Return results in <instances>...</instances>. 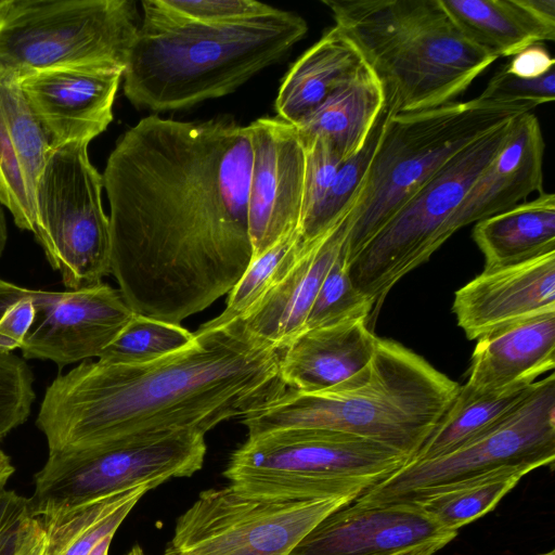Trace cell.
<instances>
[{
  "label": "cell",
  "mask_w": 555,
  "mask_h": 555,
  "mask_svg": "<svg viewBox=\"0 0 555 555\" xmlns=\"http://www.w3.org/2000/svg\"><path fill=\"white\" fill-rule=\"evenodd\" d=\"M384 105L382 83L364 65L295 126L302 141L321 138L346 160L364 145Z\"/></svg>",
  "instance_id": "4316f807"
},
{
  "label": "cell",
  "mask_w": 555,
  "mask_h": 555,
  "mask_svg": "<svg viewBox=\"0 0 555 555\" xmlns=\"http://www.w3.org/2000/svg\"><path fill=\"white\" fill-rule=\"evenodd\" d=\"M31 515L30 498L0 490V555H11L23 521Z\"/></svg>",
  "instance_id": "74e56055"
},
{
  "label": "cell",
  "mask_w": 555,
  "mask_h": 555,
  "mask_svg": "<svg viewBox=\"0 0 555 555\" xmlns=\"http://www.w3.org/2000/svg\"><path fill=\"white\" fill-rule=\"evenodd\" d=\"M248 127L253 167L247 222L255 258L300 231L306 150L296 126L278 116L258 118Z\"/></svg>",
  "instance_id": "9a60e30c"
},
{
  "label": "cell",
  "mask_w": 555,
  "mask_h": 555,
  "mask_svg": "<svg viewBox=\"0 0 555 555\" xmlns=\"http://www.w3.org/2000/svg\"><path fill=\"white\" fill-rule=\"evenodd\" d=\"M532 470L534 468L530 466L499 468L410 503L418 506L443 531L457 532L491 512Z\"/></svg>",
  "instance_id": "f1b7e54d"
},
{
  "label": "cell",
  "mask_w": 555,
  "mask_h": 555,
  "mask_svg": "<svg viewBox=\"0 0 555 555\" xmlns=\"http://www.w3.org/2000/svg\"><path fill=\"white\" fill-rule=\"evenodd\" d=\"M35 314V289L0 279V353L21 349Z\"/></svg>",
  "instance_id": "836d02e7"
},
{
  "label": "cell",
  "mask_w": 555,
  "mask_h": 555,
  "mask_svg": "<svg viewBox=\"0 0 555 555\" xmlns=\"http://www.w3.org/2000/svg\"><path fill=\"white\" fill-rule=\"evenodd\" d=\"M126 555H145V554L139 545H135Z\"/></svg>",
  "instance_id": "ee69618b"
},
{
  "label": "cell",
  "mask_w": 555,
  "mask_h": 555,
  "mask_svg": "<svg viewBox=\"0 0 555 555\" xmlns=\"http://www.w3.org/2000/svg\"><path fill=\"white\" fill-rule=\"evenodd\" d=\"M281 351L234 321L199 326L188 346L151 362L83 361L47 387L36 425L49 453L183 430L206 435L286 389Z\"/></svg>",
  "instance_id": "7a4b0ae2"
},
{
  "label": "cell",
  "mask_w": 555,
  "mask_h": 555,
  "mask_svg": "<svg viewBox=\"0 0 555 555\" xmlns=\"http://www.w3.org/2000/svg\"><path fill=\"white\" fill-rule=\"evenodd\" d=\"M7 436H8V434L0 428V440L3 439Z\"/></svg>",
  "instance_id": "c3c4849f"
},
{
  "label": "cell",
  "mask_w": 555,
  "mask_h": 555,
  "mask_svg": "<svg viewBox=\"0 0 555 555\" xmlns=\"http://www.w3.org/2000/svg\"><path fill=\"white\" fill-rule=\"evenodd\" d=\"M88 142L52 146L36 192L34 236L66 289L103 282L111 274V225L102 205L103 177Z\"/></svg>",
  "instance_id": "8fae6325"
},
{
  "label": "cell",
  "mask_w": 555,
  "mask_h": 555,
  "mask_svg": "<svg viewBox=\"0 0 555 555\" xmlns=\"http://www.w3.org/2000/svg\"><path fill=\"white\" fill-rule=\"evenodd\" d=\"M9 3L10 0H0V16L3 14Z\"/></svg>",
  "instance_id": "f6af8a7d"
},
{
  "label": "cell",
  "mask_w": 555,
  "mask_h": 555,
  "mask_svg": "<svg viewBox=\"0 0 555 555\" xmlns=\"http://www.w3.org/2000/svg\"><path fill=\"white\" fill-rule=\"evenodd\" d=\"M205 435L183 430L98 448L49 453L34 476L31 514L128 490L156 487L198 472L206 455Z\"/></svg>",
  "instance_id": "7c38bea8"
},
{
  "label": "cell",
  "mask_w": 555,
  "mask_h": 555,
  "mask_svg": "<svg viewBox=\"0 0 555 555\" xmlns=\"http://www.w3.org/2000/svg\"><path fill=\"white\" fill-rule=\"evenodd\" d=\"M456 535L413 503L361 507L350 502L320 521L289 555H395Z\"/></svg>",
  "instance_id": "e0dca14e"
},
{
  "label": "cell",
  "mask_w": 555,
  "mask_h": 555,
  "mask_svg": "<svg viewBox=\"0 0 555 555\" xmlns=\"http://www.w3.org/2000/svg\"><path fill=\"white\" fill-rule=\"evenodd\" d=\"M390 113L385 103L364 145L340 164L320 207L300 230L304 242L323 235L352 209Z\"/></svg>",
  "instance_id": "4dcf8cb0"
},
{
  "label": "cell",
  "mask_w": 555,
  "mask_h": 555,
  "mask_svg": "<svg viewBox=\"0 0 555 555\" xmlns=\"http://www.w3.org/2000/svg\"><path fill=\"white\" fill-rule=\"evenodd\" d=\"M473 240L483 270L520 264L555 253V194L542 192L507 210L476 222Z\"/></svg>",
  "instance_id": "484cf974"
},
{
  "label": "cell",
  "mask_w": 555,
  "mask_h": 555,
  "mask_svg": "<svg viewBox=\"0 0 555 555\" xmlns=\"http://www.w3.org/2000/svg\"><path fill=\"white\" fill-rule=\"evenodd\" d=\"M140 24L132 0H10L0 16V72L17 80L66 66L125 72Z\"/></svg>",
  "instance_id": "ba28073f"
},
{
  "label": "cell",
  "mask_w": 555,
  "mask_h": 555,
  "mask_svg": "<svg viewBox=\"0 0 555 555\" xmlns=\"http://www.w3.org/2000/svg\"><path fill=\"white\" fill-rule=\"evenodd\" d=\"M376 340L365 320L304 331L281 351V379L300 391L335 387L370 363Z\"/></svg>",
  "instance_id": "603a6c76"
},
{
  "label": "cell",
  "mask_w": 555,
  "mask_h": 555,
  "mask_svg": "<svg viewBox=\"0 0 555 555\" xmlns=\"http://www.w3.org/2000/svg\"><path fill=\"white\" fill-rule=\"evenodd\" d=\"M248 126L157 114L126 130L103 177L111 274L130 309L180 324L228 295L253 259Z\"/></svg>",
  "instance_id": "6da1fadb"
},
{
  "label": "cell",
  "mask_w": 555,
  "mask_h": 555,
  "mask_svg": "<svg viewBox=\"0 0 555 555\" xmlns=\"http://www.w3.org/2000/svg\"><path fill=\"white\" fill-rule=\"evenodd\" d=\"M555 60L543 43H534L516 55L503 68L520 78H538L555 68Z\"/></svg>",
  "instance_id": "f35d334b"
},
{
  "label": "cell",
  "mask_w": 555,
  "mask_h": 555,
  "mask_svg": "<svg viewBox=\"0 0 555 555\" xmlns=\"http://www.w3.org/2000/svg\"><path fill=\"white\" fill-rule=\"evenodd\" d=\"M302 243L298 230L283 236L269 249L253 258L228 293L223 311L201 327L215 328L242 320L288 272Z\"/></svg>",
  "instance_id": "f546056e"
},
{
  "label": "cell",
  "mask_w": 555,
  "mask_h": 555,
  "mask_svg": "<svg viewBox=\"0 0 555 555\" xmlns=\"http://www.w3.org/2000/svg\"><path fill=\"white\" fill-rule=\"evenodd\" d=\"M555 309V253L483 270L456 291L452 311L470 340L517 320Z\"/></svg>",
  "instance_id": "ac0fdd59"
},
{
  "label": "cell",
  "mask_w": 555,
  "mask_h": 555,
  "mask_svg": "<svg viewBox=\"0 0 555 555\" xmlns=\"http://www.w3.org/2000/svg\"><path fill=\"white\" fill-rule=\"evenodd\" d=\"M171 14L192 22L227 23L270 14L276 8L255 0H158Z\"/></svg>",
  "instance_id": "d590c367"
},
{
  "label": "cell",
  "mask_w": 555,
  "mask_h": 555,
  "mask_svg": "<svg viewBox=\"0 0 555 555\" xmlns=\"http://www.w3.org/2000/svg\"><path fill=\"white\" fill-rule=\"evenodd\" d=\"M545 143L537 116L530 112L516 117L508 137L474 181L461 205L448 221L446 235L507 210L543 192Z\"/></svg>",
  "instance_id": "d6986e66"
},
{
  "label": "cell",
  "mask_w": 555,
  "mask_h": 555,
  "mask_svg": "<svg viewBox=\"0 0 555 555\" xmlns=\"http://www.w3.org/2000/svg\"><path fill=\"white\" fill-rule=\"evenodd\" d=\"M537 555H555V551L551 550L550 552L540 553V554H537Z\"/></svg>",
  "instance_id": "7dc6e473"
},
{
  "label": "cell",
  "mask_w": 555,
  "mask_h": 555,
  "mask_svg": "<svg viewBox=\"0 0 555 555\" xmlns=\"http://www.w3.org/2000/svg\"><path fill=\"white\" fill-rule=\"evenodd\" d=\"M538 105L475 98L410 113H390L349 214L348 263L452 157Z\"/></svg>",
  "instance_id": "8992f818"
},
{
  "label": "cell",
  "mask_w": 555,
  "mask_h": 555,
  "mask_svg": "<svg viewBox=\"0 0 555 555\" xmlns=\"http://www.w3.org/2000/svg\"><path fill=\"white\" fill-rule=\"evenodd\" d=\"M364 65L353 42L333 26L285 74L275 100L276 116L298 124Z\"/></svg>",
  "instance_id": "cb8c5ba5"
},
{
  "label": "cell",
  "mask_w": 555,
  "mask_h": 555,
  "mask_svg": "<svg viewBox=\"0 0 555 555\" xmlns=\"http://www.w3.org/2000/svg\"><path fill=\"white\" fill-rule=\"evenodd\" d=\"M124 72L66 66L18 79L21 90L51 145L88 142L106 130Z\"/></svg>",
  "instance_id": "2e32d148"
},
{
  "label": "cell",
  "mask_w": 555,
  "mask_h": 555,
  "mask_svg": "<svg viewBox=\"0 0 555 555\" xmlns=\"http://www.w3.org/2000/svg\"><path fill=\"white\" fill-rule=\"evenodd\" d=\"M349 496L256 500L230 486L208 489L181 514L166 555H289Z\"/></svg>",
  "instance_id": "4fadbf2b"
},
{
  "label": "cell",
  "mask_w": 555,
  "mask_h": 555,
  "mask_svg": "<svg viewBox=\"0 0 555 555\" xmlns=\"http://www.w3.org/2000/svg\"><path fill=\"white\" fill-rule=\"evenodd\" d=\"M350 211L323 235L304 242L284 278L238 320L249 334L283 350L304 331L318 291L347 242Z\"/></svg>",
  "instance_id": "ffe728a7"
},
{
  "label": "cell",
  "mask_w": 555,
  "mask_h": 555,
  "mask_svg": "<svg viewBox=\"0 0 555 555\" xmlns=\"http://www.w3.org/2000/svg\"><path fill=\"white\" fill-rule=\"evenodd\" d=\"M555 460V375L537 380L495 425L441 456L410 462L369 487L351 503L371 507L410 503L443 488L511 466L534 469Z\"/></svg>",
  "instance_id": "30bf717a"
},
{
  "label": "cell",
  "mask_w": 555,
  "mask_h": 555,
  "mask_svg": "<svg viewBox=\"0 0 555 555\" xmlns=\"http://www.w3.org/2000/svg\"><path fill=\"white\" fill-rule=\"evenodd\" d=\"M48 535L39 517L33 514L22 524L11 555H44Z\"/></svg>",
  "instance_id": "ab89813d"
},
{
  "label": "cell",
  "mask_w": 555,
  "mask_h": 555,
  "mask_svg": "<svg viewBox=\"0 0 555 555\" xmlns=\"http://www.w3.org/2000/svg\"><path fill=\"white\" fill-rule=\"evenodd\" d=\"M15 467L10 456L0 449V490L5 488L7 482L14 474Z\"/></svg>",
  "instance_id": "b9f144b4"
},
{
  "label": "cell",
  "mask_w": 555,
  "mask_h": 555,
  "mask_svg": "<svg viewBox=\"0 0 555 555\" xmlns=\"http://www.w3.org/2000/svg\"><path fill=\"white\" fill-rule=\"evenodd\" d=\"M533 384L486 395H472L460 386L451 405L408 463L441 456L479 436L517 406Z\"/></svg>",
  "instance_id": "83f0119b"
},
{
  "label": "cell",
  "mask_w": 555,
  "mask_h": 555,
  "mask_svg": "<svg viewBox=\"0 0 555 555\" xmlns=\"http://www.w3.org/2000/svg\"><path fill=\"white\" fill-rule=\"evenodd\" d=\"M555 367V309L503 325L477 339L468 377L472 395L529 386Z\"/></svg>",
  "instance_id": "44dd1931"
},
{
  "label": "cell",
  "mask_w": 555,
  "mask_h": 555,
  "mask_svg": "<svg viewBox=\"0 0 555 555\" xmlns=\"http://www.w3.org/2000/svg\"><path fill=\"white\" fill-rule=\"evenodd\" d=\"M302 142L306 150V175L300 230L320 207L340 164L344 162L332 146L321 138Z\"/></svg>",
  "instance_id": "e575fe53"
},
{
  "label": "cell",
  "mask_w": 555,
  "mask_h": 555,
  "mask_svg": "<svg viewBox=\"0 0 555 555\" xmlns=\"http://www.w3.org/2000/svg\"><path fill=\"white\" fill-rule=\"evenodd\" d=\"M193 338L194 333L180 324L134 312L96 360L115 364L146 363L184 348Z\"/></svg>",
  "instance_id": "1f68e13d"
},
{
  "label": "cell",
  "mask_w": 555,
  "mask_h": 555,
  "mask_svg": "<svg viewBox=\"0 0 555 555\" xmlns=\"http://www.w3.org/2000/svg\"><path fill=\"white\" fill-rule=\"evenodd\" d=\"M52 145L18 83L0 72V203L16 227L36 231V192Z\"/></svg>",
  "instance_id": "7402d4cb"
},
{
  "label": "cell",
  "mask_w": 555,
  "mask_h": 555,
  "mask_svg": "<svg viewBox=\"0 0 555 555\" xmlns=\"http://www.w3.org/2000/svg\"><path fill=\"white\" fill-rule=\"evenodd\" d=\"M372 312V301L351 282L346 242L318 291L304 331L349 321H367Z\"/></svg>",
  "instance_id": "d6a6232c"
},
{
  "label": "cell",
  "mask_w": 555,
  "mask_h": 555,
  "mask_svg": "<svg viewBox=\"0 0 555 555\" xmlns=\"http://www.w3.org/2000/svg\"><path fill=\"white\" fill-rule=\"evenodd\" d=\"M513 120L452 157L349 262L351 282L372 301L374 314L389 291L448 240V221L505 143Z\"/></svg>",
  "instance_id": "9c48e42d"
},
{
  "label": "cell",
  "mask_w": 555,
  "mask_h": 555,
  "mask_svg": "<svg viewBox=\"0 0 555 555\" xmlns=\"http://www.w3.org/2000/svg\"><path fill=\"white\" fill-rule=\"evenodd\" d=\"M44 555H60L57 554L54 550H52L50 546H49V543H48V547H47V551H46V554Z\"/></svg>",
  "instance_id": "bcb514c9"
},
{
  "label": "cell",
  "mask_w": 555,
  "mask_h": 555,
  "mask_svg": "<svg viewBox=\"0 0 555 555\" xmlns=\"http://www.w3.org/2000/svg\"><path fill=\"white\" fill-rule=\"evenodd\" d=\"M451 541V539H442L427 543H422L409 547L404 551H401L395 555H435L438 551H440Z\"/></svg>",
  "instance_id": "60d3db41"
},
{
  "label": "cell",
  "mask_w": 555,
  "mask_h": 555,
  "mask_svg": "<svg viewBox=\"0 0 555 555\" xmlns=\"http://www.w3.org/2000/svg\"><path fill=\"white\" fill-rule=\"evenodd\" d=\"M479 98L531 101L538 106L551 103L555 99V68L541 77L527 79L511 75L502 67L492 76Z\"/></svg>",
  "instance_id": "8d00e7d4"
},
{
  "label": "cell",
  "mask_w": 555,
  "mask_h": 555,
  "mask_svg": "<svg viewBox=\"0 0 555 555\" xmlns=\"http://www.w3.org/2000/svg\"><path fill=\"white\" fill-rule=\"evenodd\" d=\"M143 15L124 72L130 103L153 112L194 106L235 91L280 60L308 31L297 13L276 9L248 20L199 23L180 18L158 0Z\"/></svg>",
  "instance_id": "3957f363"
},
{
  "label": "cell",
  "mask_w": 555,
  "mask_h": 555,
  "mask_svg": "<svg viewBox=\"0 0 555 555\" xmlns=\"http://www.w3.org/2000/svg\"><path fill=\"white\" fill-rule=\"evenodd\" d=\"M35 308L22 357L61 369L99 359L134 314L118 288L104 282L64 292L35 289Z\"/></svg>",
  "instance_id": "5bb4252c"
},
{
  "label": "cell",
  "mask_w": 555,
  "mask_h": 555,
  "mask_svg": "<svg viewBox=\"0 0 555 555\" xmlns=\"http://www.w3.org/2000/svg\"><path fill=\"white\" fill-rule=\"evenodd\" d=\"M382 83L392 114L463 94L498 57L473 43L440 0H324Z\"/></svg>",
  "instance_id": "5b68a950"
},
{
  "label": "cell",
  "mask_w": 555,
  "mask_h": 555,
  "mask_svg": "<svg viewBox=\"0 0 555 555\" xmlns=\"http://www.w3.org/2000/svg\"><path fill=\"white\" fill-rule=\"evenodd\" d=\"M460 30L482 50L514 56L555 38V21L533 0H440Z\"/></svg>",
  "instance_id": "d4e9b609"
},
{
  "label": "cell",
  "mask_w": 555,
  "mask_h": 555,
  "mask_svg": "<svg viewBox=\"0 0 555 555\" xmlns=\"http://www.w3.org/2000/svg\"><path fill=\"white\" fill-rule=\"evenodd\" d=\"M460 385L424 358L377 337L370 363L330 389L286 388L240 417L248 436L278 429L341 431L414 456L453 402Z\"/></svg>",
  "instance_id": "277c9868"
},
{
  "label": "cell",
  "mask_w": 555,
  "mask_h": 555,
  "mask_svg": "<svg viewBox=\"0 0 555 555\" xmlns=\"http://www.w3.org/2000/svg\"><path fill=\"white\" fill-rule=\"evenodd\" d=\"M406 463L401 452L362 437L292 428L247 436L223 475L235 492L256 500H354Z\"/></svg>",
  "instance_id": "52a82bcc"
},
{
  "label": "cell",
  "mask_w": 555,
  "mask_h": 555,
  "mask_svg": "<svg viewBox=\"0 0 555 555\" xmlns=\"http://www.w3.org/2000/svg\"><path fill=\"white\" fill-rule=\"evenodd\" d=\"M7 241H8L7 221H5L2 204L0 203V258L5 248Z\"/></svg>",
  "instance_id": "7bdbcfd3"
}]
</instances>
